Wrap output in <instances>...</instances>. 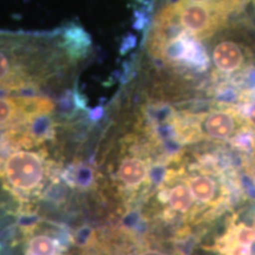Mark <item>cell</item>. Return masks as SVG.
I'll return each instance as SVG.
<instances>
[{"instance_id": "cell-3", "label": "cell", "mask_w": 255, "mask_h": 255, "mask_svg": "<svg viewBox=\"0 0 255 255\" xmlns=\"http://www.w3.org/2000/svg\"><path fill=\"white\" fill-rule=\"evenodd\" d=\"M158 136L155 132L149 139L145 148L135 145L120 154L115 162V167L110 169L113 183L120 191V195L130 201L148 195L152 183L154 173V157L159 155Z\"/></svg>"}, {"instance_id": "cell-2", "label": "cell", "mask_w": 255, "mask_h": 255, "mask_svg": "<svg viewBox=\"0 0 255 255\" xmlns=\"http://www.w3.org/2000/svg\"><path fill=\"white\" fill-rule=\"evenodd\" d=\"M199 255H255V200L244 197L202 229Z\"/></svg>"}, {"instance_id": "cell-1", "label": "cell", "mask_w": 255, "mask_h": 255, "mask_svg": "<svg viewBox=\"0 0 255 255\" xmlns=\"http://www.w3.org/2000/svg\"><path fill=\"white\" fill-rule=\"evenodd\" d=\"M11 143L14 148L0 157V182L21 202L39 197L52 177V161L43 149L33 148L39 142L27 133L12 137Z\"/></svg>"}, {"instance_id": "cell-4", "label": "cell", "mask_w": 255, "mask_h": 255, "mask_svg": "<svg viewBox=\"0 0 255 255\" xmlns=\"http://www.w3.org/2000/svg\"><path fill=\"white\" fill-rule=\"evenodd\" d=\"M25 255H65L66 245L63 235L49 228L34 226L24 232Z\"/></svg>"}]
</instances>
